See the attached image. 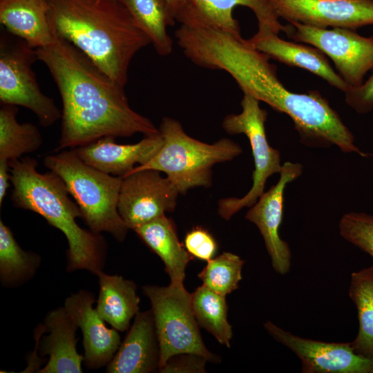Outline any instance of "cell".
Listing matches in <instances>:
<instances>
[{"mask_svg":"<svg viewBox=\"0 0 373 373\" xmlns=\"http://www.w3.org/2000/svg\"><path fill=\"white\" fill-rule=\"evenodd\" d=\"M35 52L48 68L62 102L61 131L55 152L106 136L160 133L149 119L131 108L124 88L68 41L57 37L52 44Z\"/></svg>","mask_w":373,"mask_h":373,"instance_id":"obj_1","label":"cell"},{"mask_svg":"<svg viewBox=\"0 0 373 373\" xmlns=\"http://www.w3.org/2000/svg\"><path fill=\"white\" fill-rule=\"evenodd\" d=\"M54 35L84 52L121 86L135 54L149 44L119 0H48Z\"/></svg>","mask_w":373,"mask_h":373,"instance_id":"obj_2","label":"cell"},{"mask_svg":"<svg viewBox=\"0 0 373 373\" xmlns=\"http://www.w3.org/2000/svg\"><path fill=\"white\" fill-rule=\"evenodd\" d=\"M269 57L256 49L246 52L236 62L232 77L243 94H249L293 121L303 144L315 147L336 145L344 153H363L338 113L318 90L296 93L289 90L277 75Z\"/></svg>","mask_w":373,"mask_h":373,"instance_id":"obj_3","label":"cell"},{"mask_svg":"<svg viewBox=\"0 0 373 373\" xmlns=\"http://www.w3.org/2000/svg\"><path fill=\"white\" fill-rule=\"evenodd\" d=\"M15 207L33 211L66 236L67 271L85 269L94 274L102 270L107 243L100 233L82 229L77 223L81 211L69 197L62 179L55 172L39 173L35 158L26 157L8 162Z\"/></svg>","mask_w":373,"mask_h":373,"instance_id":"obj_4","label":"cell"},{"mask_svg":"<svg viewBox=\"0 0 373 373\" xmlns=\"http://www.w3.org/2000/svg\"><path fill=\"white\" fill-rule=\"evenodd\" d=\"M44 163L62 179L90 231L107 232L124 241L129 229L117 209L122 178L86 164L73 149L48 155Z\"/></svg>","mask_w":373,"mask_h":373,"instance_id":"obj_5","label":"cell"},{"mask_svg":"<svg viewBox=\"0 0 373 373\" xmlns=\"http://www.w3.org/2000/svg\"><path fill=\"white\" fill-rule=\"evenodd\" d=\"M159 131L163 138L161 149L150 161L133 171L164 172L181 194L195 187H209L212 167L230 161L242 152L237 143L227 138L211 144L195 140L184 132L178 121L171 117L162 119Z\"/></svg>","mask_w":373,"mask_h":373,"instance_id":"obj_6","label":"cell"},{"mask_svg":"<svg viewBox=\"0 0 373 373\" xmlns=\"http://www.w3.org/2000/svg\"><path fill=\"white\" fill-rule=\"evenodd\" d=\"M142 291L151 303L159 345L158 370L174 356L182 354L199 355L213 363L220 361L204 344L193 311L191 294L184 284L145 285Z\"/></svg>","mask_w":373,"mask_h":373,"instance_id":"obj_7","label":"cell"},{"mask_svg":"<svg viewBox=\"0 0 373 373\" xmlns=\"http://www.w3.org/2000/svg\"><path fill=\"white\" fill-rule=\"evenodd\" d=\"M242 112L230 114L223 119L222 126L229 134H244L250 143L254 161L251 188L242 198H227L219 200L218 212L228 220L243 207H251L263 194L269 177L280 172V155L271 147L267 139L265 122L267 112L260 106V101L249 94L241 100Z\"/></svg>","mask_w":373,"mask_h":373,"instance_id":"obj_8","label":"cell"},{"mask_svg":"<svg viewBox=\"0 0 373 373\" xmlns=\"http://www.w3.org/2000/svg\"><path fill=\"white\" fill-rule=\"evenodd\" d=\"M19 38V37H18ZM35 49L24 40L1 35L0 41V101L32 111L39 124L47 127L61 118L54 100L40 90L32 69Z\"/></svg>","mask_w":373,"mask_h":373,"instance_id":"obj_9","label":"cell"},{"mask_svg":"<svg viewBox=\"0 0 373 373\" xmlns=\"http://www.w3.org/2000/svg\"><path fill=\"white\" fill-rule=\"evenodd\" d=\"M289 38L320 50L334 62L338 74L350 86L364 82L373 69V36L363 37L341 28H321L291 21L285 32Z\"/></svg>","mask_w":373,"mask_h":373,"instance_id":"obj_10","label":"cell"},{"mask_svg":"<svg viewBox=\"0 0 373 373\" xmlns=\"http://www.w3.org/2000/svg\"><path fill=\"white\" fill-rule=\"evenodd\" d=\"M178 189L160 171H133L122 178L117 209L128 228L134 229L174 211Z\"/></svg>","mask_w":373,"mask_h":373,"instance_id":"obj_11","label":"cell"},{"mask_svg":"<svg viewBox=\"0 0 373 373\" xmlns=\"http://www.w3.org/2000/svg\"><path fill=\"white\" fill-rule=\"evenodd\" d=\"M264 327L277 342L300 360L303 373H373V358L356 354L350 343H329L303 338L271 321Z\"/></svg>","mask_w":373,"mask_h":373,"instance_id":"obj_12","label":"cell"},{"mask_svg":"<svg viewBox=\"0 0 373 373\" xmlns=\"http://www.w3.org/2000/svg\"><path fill=\"white\" fill-rule=\"evenodd\" d=\"M279 18L321 28L373 25V0H268Z\"/></svg>","mask_w":373,"mask_h":373,"instance_id":"obj_13","label":"cell"},{"mask_svg":"<svg viewBox=\"0 0 373 373\" xmlns=\"http://www.w3.org/2000/svg\"><path fill=\"white\" fill-rule=\"evenodd\" d=\"M303 166L286 162L280 172L276 184L264 192L247 212L245 218L258 228L276 272L285 275L291 267V254L287 242L279 235L283 220L284 191L286 185L302 173Z\"/></svg>","mask_w":373,"mask_h":373,"instance_id":"obj_14","label":"cell"},{"mask_svg":"<svg viewBox=\"0 0 373 373\" xmlns=\"http://www.w3.org/2000/svg\"><path fill=\"white\" fill-rule=\"evenodd\" d=\"M95 302L93 293L80 290L72 294L64 303V307L82 330L84 363L89 369L107 365L121 344L118 331L106 327V322L93 308Z\"/></svg>","mask_w":373,"mask_h":373,"instance_id":"obj_15","label":"cell"},{"mask_svg":"<svg viewBox=\"0 0 373 373\" xmlns=\"http://www.w3.org/2000/svg\"><path fill=\"white\" fill-rule=\"evenodd\" d=\"M163 144L160 133L146 135L139 142L119 144L115 137L106 136L72 149L86 164L104 173L123 178L137 166L145 164Z\"/></svg>","mask_w":373,"mask_h":373,"instance_id":"obj_16","label":"cell"},{"mask_svg":"<svg viewBox=\"0 0 373 373\" xmlns=\"http://www.w3.org/2000/svg\"><path fill=\"white\" fill-rule=\"evenodd\" d=\"M78 325L66 307L50 311L44 325L36 333V345L41 356L48 355L46 365L40 373H81L84 356L77 350L76 332Z\"/></svg>","mask_w":373,"mask_h":373,"instance_id":"obj_17","label":"cell"},{"mask_svg":"<svg viewBox=\"0 0 373 373\" xmlns=\"http://www.w3.org/2000/svg\"><path fill=\"white\" fill-rule=\"evenodd\" d=\"M278 35L267 26H258L256 34L246 41L269 58L309 71L344 93L350 88L320 50L311 45L284 40Z\"/></svg>","mask_w":373,"mask_h":373,"instance_id":"obj_18","label":"cell"},{"mask_svg":"<svg viewBox=\"0 0 373 373\" xmlns=\"http://www.w3.org/2000/svg\"><path fill=\"white\" fill-rule=\"evenodd\" d=\"M160 351L151 310L139 312L106 367L108 373H149L159 369Z\"/></svg>","mask_w":373,"mask_h":373,"instance_id":"obj_19","label":"cell"},{"mask_svg":"<svg viewBox=\"0 0 373 373\" xmlns=\"http://www.w3.org/2000/svg\"><path fill=\"white\" fill-rule=\"evenodd\" d=\"M237 6L253 11L258 26H267L278 34L284 32L283 26L268 0H193L191 27H205L219 30L241 38L239 23L233 17Z\"/></svg>","mask_w":373,"mask_h":373,"instance_id":"obj_20","label":"cell"},{"mask_svg":"<svg viewBox=\"0 0 373 373\" xmlns=\"http://www.w3.org/2000/svg\"><path fill=\"white\" fill-rule=\"evenodd\" d=\"M0 22L12 35L37 49L52 44L48 0H1Z\"/></svg>","mask_w":373,"mask_h":373,"instance_id":"obj_21","label":"cell"},{"mask_svg":"<svg viewBox=\"0 0 373 373\" xmlns=\"http://www.w3.org/2000/svg\"><path fill=\"white\" fill-rule=\"evenodd\" d=\"M133 231L160 258L171 283L182 285L186 268L193 257L179 241L173 222L164 214Z\"/></svg>","mask_w":373,"mask_h":373,"instance_id":"obj_22","label":"cell"},{"mask_svg":"<svg viewBox=\"0 0 373 373\" xmlns=\"http://www.w3.org/2000/svg\"><path fill=\"white\" fill-rule=\"evenodd\" d=\"M99 292L96 310L102 319L119 332H125L140 312L137 286L122 276L97 271Z\"/></svg>","mask_w":373,"mask_h":373,"instance_id":"obj_23","label":"cell"},{"mask_svg":"<svg viewBox=\"0 0 373 373\" xmlns=\"http://www.w3.org/2000/svg\"><path fill=\"white\" fill-rule=\"evenodd\" d=\"M126 8L137 26L149 37L156 52L171 54L173 41L167 33L175 19L166 0H119Z\"/></svg>","mask_w":373,"mask_h":373,"instance_id":"obj_24","label":"cell"},{"mask_svg":"<svg viewBox=\"0 0 373 373\" xmlns=\"http://www.w3.org/2000/svg\"><path fill=\"white\" fill-rule=\"evenodd\" d=\"M349 296L358 320V334L351 345L356 354L373 358V265L352 273Z\"/></svg>","mask_w":373,"mask_h":373,"instance_id":"obj_25","label":"cell"},{"mask_svg":"<svg viewBox=\"0 0 373 373\" xmlns=\"http://www.w3.org/2000/svg\"><path fill=\"white\" fill-rule=\"evenodd\" d=\"M17 112V106L2 104L0 108V162L17 160L42 144L38 128L31 123H19Z\"/></svg>","mask_w":373,"mask_h":373,"instance_id":"obj_26","label":"cell"},{"mask_svg":"<svg viewBox=\"0 0 373 373\" xmlns=\"http://www.w3.org/2000/svg\"><path fill=\"white\" fill-rule=\"evenodd\" d=\"M41 261L32 251H24L9 227L0 220V280L7 287H19L36 274Z\"/></svg>","mask_w":373,"mask_h":373,"instance_id":"obj_27","label":"cell"},{"mask_svg":"<svg viewBox=\"0 0 373 373\" xmlns=\"http://www.w3.org/2000/svg\"><path fill=\"white\" fill-rule=\"evenodd\" d=\"M191 304L198 324L229 348L233 332L227 320L225 296L202 285L191 294Z\"/></svg>","mask_w":373,"mask_h":373,"instance_id":"obj_28","label":"cell"},{"mask_svg":"<svg viewBox=\"0 0 373 373\" xmlns=\"http://www.w3.org/2000/svg\"><path fill=\"white\" fill-rule=\"evenodd\" d=\"M244 263L238 256L223 252L208 260L198 276L203 285L226 296L238 289Z\"/></svg>","mask_w":373,"mask_h":373,"instance_id":"obj_29","label":"cell"},{"mask_svg":"<svg viewBox=\"0 0 373 373\" xmlns=\"http://www.w3.org/2000/svg\"><path fill=\"white\" fill-rule=\"evenodd\" d=\"M341 236L368 254L373 259V215L348 213L339 222Z\"/></svg>","mask_w":373,"mask_h":373,"instance_id":"obj_30","label":"cell"},{"mask_svg":"<svg viewBox=\"0 0 373 373\" xmlns=\"http://www.w3.org/2000/svg\"><path fill=\"white\" fill-rule=\"evenodd\" d=\"M184 245L193 258L207 262L213 258L217 251V244L213 237L200 227H195L186 233Z\"/></svg>","mask_w":373,"mask_h":373,"instance_id":"obj_31","label":"cell"},{"mask_svg":"<svg viewBox=\"0 0 373 373\" xmlns=\"http://www.w3.org/2000/svg\"><path fill=\"white\" fill-rule=\"evenodd\" d=\"M345 102L359 114L373 110V73L361 86L350 88L345 93Z\"/></svg>","mask_w":373,"mask_h":373,"instance_id":"obj_32","label":"cell"},{"mask_svg":"<svg viewBox=\"0 0 373 373\" xmlns=\"http://www.w3.org/2000/svg\"><path fill=\"white\" fill-rule=\"evenodd\" d=\"M207 360L199 355L182 354L174 356L159 370L161 372H204Z\"/></svg>","mask_w":373,"mask_h":373,"instance_id":"obj_33","label":"cell"},{"mask_svg":"<svg viewBox=\"0 0 373 373\" xmlns=\"http://www.w3.org/2000/svg\"><path fill=\"white\" fill-rule=\"evenodd\" d=\"M172 14L181 25L189 26L192 17L193 0H166Z\"/></svg>","mask_w":373,"mask_h":373,"instance_id":"obj_34","label":"cell"},{"mask_svg":"<svg viewBox=\"0 0 373 373\" xmlns=\"http://www.w3.org/2000/svg\"><path fill=\"white\" fill-rule=\"evenodd\" d=\"M11 174L7 162H0V206L1 207L8 189L10 186Z\"/></svg>","mask_w":373,"mask_h":373,"instance_id":"obj_35","label":"cell"},{"mask_svg":"<svg viewBox=\"0 0 373 373\" xmlns=\"http://www.w3.org/2000/svg\"><path fill=\"white\" fill-rule=\"evenodd\" d=\"M0 1H1V0H0Z\"/></svg>","mask_w":373,"mask_h":373,"instance_id":"obj_36","label":"cell"}]
</instances>
